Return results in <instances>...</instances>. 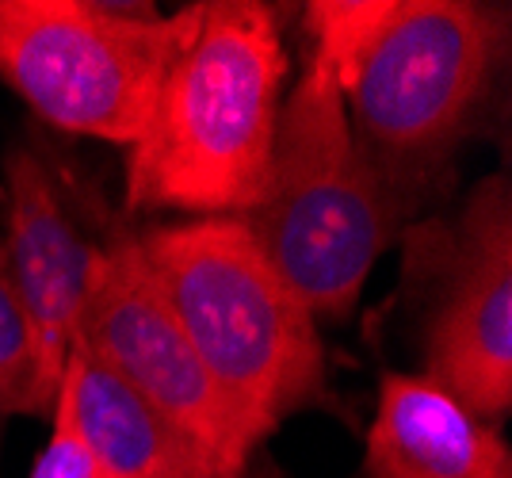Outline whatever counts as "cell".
<instances>
[{"label":"cell","instance_id":"7","mask_svg":"<svg viewBox=\"0 0 512 478\" xmlns=\"http://www.w3.org/2000/svg\"><path fill=\"white\" fill-rule=\"evenodd\" d=\"M421 379L486 425L512 406V199L501 176L463 211L448 283L428 318Z\"/></svg>","mask_w":512,"mask_h":478},{"label":"cell","instance_id":"3","mask_svg":"<svg viewBox=\"0 0 512 478\" xmlns=\"http://www.w3.org/2000/svg\"><path fill=\"white\" fill-rule=\"evenodd\" d=\"M314 314L344 322L394 238L390 176L360 150L333 69L310 58L283 100L264 192L237 215Z\"/></svg>","mask_w":512,"mask_h":478},{"label":"cell","instance_id":"10","mask_svg":"<svg viewBox=\"0 0 512 478\" xmlns=\"http://www.w3.org/2000/svg\"><path fill=\"white\" fill-rule=\"evenodd\" d=\"M73 425L107 478H230L165 413L73 345L58 387Z\"/></svg>","mask_w":512,"mask_h":478},{"label":"cell","instance_id":"6","mask_svg":"<svg viewBox=\"0 0 512 478\" xmlns=\"http://www.w3.org/2000/svg\"><path fill=\"white\" fill-rule=\"evenodd\" d=\"M73 345L85 348L96 364H104L199 448H207L226 475H245V463L264 436L234 410L195 356L134 230H115L100 245Z\"/></svg>","mask_w":512,"mask_h":478},{"label":"cell","instance_id":"1","mask_svg":"<svg viewBox=\"0 0 512 478\" xmlns=\"http://www.w3.org/2000/svg\"><path fill=\"white\" fill-rule=\"evenodd\" d=\"M283 77L287 50L268 4H199L192 39L130 146V211L245 215L268 180Z\"/></svg>","mask_w":512,"mask_h":478},{"label":"cell","instance_id":"12","mask_svg":"<svg viewBox=\"0 0 512 478\" xmlns=\"http://www.w3.org/2000/svg\"><path fill=\"white\" fill-rule=\"evenodd\" d=\"M31 478H107L104 467L96 463V456L88 452V444L81 440L77 425H73V413L62 398L54 402L50 413V440L35 459V471Z\"/></svg>","mask_w":512,"mask_h":478},{"label":"cell","instance_id":"9","mask_svg":"<svg viewBox=\"0 0 512 478\" xmlns=\"http://www.w3.org/2000/svg\"><path fill=\"white\" fill-rule=\"evenodd\" d=\"M367 478H512L493 425L421 375H386L367 433Z\"/></svg>","mask_w":512,"mask_h":478},{"label":"cell","instance_id":"5","mask_svg":"<svg viewBox=\"0 0 512 478\" xmlns=\"http://www.w3.org/2000/svg\"><path fill=\"white\" fill-rule=\"evenodd\" d=\"M195 20L199 4L153 16L88 0H0V77L50 127L134 146Z\"/></svg>","mask_w":512,"mask_h":478},{"label":"cell","instance_id":"4","mask_svg":"<svg viewBox=\"0 0 512 478\" xmlns=\"http://www.w3.org/2000/svg\"><path fill=\"white\" fill-rule=\"evenodd\" d=\"M314 54L333 69L360 150L417 161L459 134L501 43V8L470 0H318Z\"/></svg>","mask_w":512,"mask_h":478},{"label":"cell","instance_id":"2","mask_svg":"<svg viewBox=\"0 0 512 478\" xmlns=\"http://www.w3.org/2000/svg\"><path fill=\"white\" fill-rule=\"evenodd\" d=\"M138 245L207 375L264 440L287 413L318 402L325 391L318 322L241 218L153 226Z\"/></svg>","mask_w":512,"mask_h":478},{"label":"cell","instance_id":"8","mask_svg":"<svg viewBox=\"0 0 512 478\" xmlns=\"http://www.w3.org/2000/svg\"><path fill=\"white\" fill-rule=\"evenodd\" d=\"M0 257L35 333L46 387L58 398L100 245L81 234L58 180L31 150L8 157V215Z\"/></svg>","mask_w":512,"mask_h":478},{"label":"cell","instance_id":"11","mask_svg":"<svg viewBox=\"0 0 512 478\" xmlns=\"http://www.w3.org/2000/svg\"><path fill=\"white\" fill-rule=\"evenodd\" d=\"M54 402L58 398L50 394L43 379L31 322H27L20 299L12 291L8 268L0 257V417H16V413L50 417Z\"/></svg>","mask_w":512,"mask_h":478}]
</instances>
